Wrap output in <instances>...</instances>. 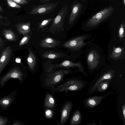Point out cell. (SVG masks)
I'll return each mask as SVG.
<instances>
[{
	"label": "cell",
	"mask_w": 125,
	"mask_h": 125,
	"mask_svg": "<svg viewBox=\"0 0 125 125\" xmlns=\"http://www.w3.org/2000/svg\"><path fill=\"white\" fill-rule=\"evenodd\" d=\"M12 125H23L24 124L21 122L17 120H13Z\"/></svg>",
	"instance_id": "d6a6232c"
},
{
	"label": "cell",
	"mask_w": 125,
	"mask_h": 125,
	"mask_svg": "<svg viewBox=\"0 0 125 125\" xmlns=\"http://www.w3.org/2000/svg\"><path fill=\"white\" fill-rule=\"evenodd\" d=\"M110 80H104L100 83L97 86L96 92L102 93L105 92L107 89L110 81Z\"/></svg>",
	"instance_id": "7402d4cb"
},
{
	"label": "cell",
	"mask_w": 125,
	"mask_h": 125,
	"mask_svg": "<svg viewBox=\"0 0 125 125\" xmlns=\"http://www.w3.org/2000/svg\"><path fill=\"white\" fill-rule=\"evenodd\" d=\"M125 53V47H115L113 49L111 55L114 60H118L121 58Z\"/></svg>",
	"instance_id": "ac0fdd59"
},
{
	"label": "cell",
	"mask_w": 125,
	"mask_h": 125,
	"mask_svg": "<svg viewBox=\"0 0 125 125\" xmlns=\"http://www.w3.org/2000/svg\"><path fill=\"white\" fill-rule=\"evenodd\" d=\"M66 55L61 52H55L52 51H48L44 53L42 55V57L49 59H53L63 57Z\"/></svg>",
	"instance_id": "ffe728a7"
},
{
	"label": "cell",
	"mask_w": 125,
	"mask_h": 125,
	"mask_svg": "<svg viewBox=\"0 0 125 125\" xmlns=\"http://www.w3.org/2000/svg\"><path fill=\"white\" fill-rule=\"evenodd\" d=\"M82 115L81 112L78 110L75 111L72 117L70 124L71 125H78L81 122Z\"/></svg>",
	"instance_id": "44dd1931"
},
{
	"label": "cell",
	"mask_w": 125,
	"mask_h": 125,
	"mask_svg": "<svg viewBox=\"0 0 125 125\" xmlns=\"http://www.w3.org/2000/svg\"><path fill=\"white\" fill-rule=\"evenodd\" d=\"M71 73L68 70H61L54 72L47 76L45 79V84L51 86L56 84L61 81L64 76Z\"/></svg>",
	"instance_id": "ba28073f"
},
{
	"label": "cell",
	"mask_w": 125,
	"mask_h": 125,
	"mask_svg": "<svg viewBox=\"0 0 125 125\" xmlns=\"http://www.w3.org/2000/svg\"><path fill=\"white\" fill-rule=\"evenodd\" d=\"M114 11V8L111 6L102 10L84 21L82 29L88 31L96 28L109 18Z\"/></svg>",
	"instance_id": "6da1fadb"
},
{
	"label": "cell",
	"mask_w": 125,
	"mask_h": 125,
	"mask_svg": "<svg viewBox=\"0 0 125 125\" xmlns=\"http://www.w3.org/2000/svg\"><path fill=\"white\" fill-rule=\"evenodd\" d=\"M91 37L87 34L77 36L65 42L63 45L64 47L68 48L73 51L80 52L84 47L91 43L93 39L86 42Z\"/></svg>",
	"instance_id": "7a4b0ae2"
},
{
	"label": "cell",
	"mask_w": 125,
	"mask_h": 125,
	"mask_svg": "<svg viewBox=\"0 0 125 125\" xmlns=\"http://www.w3.org/2000/svg\"><path fill=\"white\" fill-rule=\"evenodd\" d=\"M11 78L18 79L20 83L23 80V74L20 69L15 67L12 69L0 79V87H3Z\"/></svg>",
	"instance_id": "9c48e42d"
},
{
	"label": "cell",
	"mask_w": 125,
	"mask_h": 125,
	"mask_svg": "<svg viewBox=\"0 0 125 125\" xmlns=\"http://www.w3.org/2000/svg\"><path fill=\"white\" fill-rule=\"evenodd\" d=\"M122 2L124 5H125V0H123Z\"/></svg>",
	"instance_id": "f35d334b"
},
{
	"label": "cell",
	"mask_w": 125,
	"mask_h": 125,
	"mask_svg": "<svg viewBox=\"0 0 125 125\" xmlns=\"http://www.w3.org/2000/svg\"><path fill=\"white\" fill-rule=\"evenodd\" d=\"M18 4L24 5L28 3V1L26 0H12Z\"/></svg>",
	"instance_id": "1f68e13d"
},
{
	"label": "cell",
	"mask_w": 125,
	"mask_h": 125,
	"mask_svg": "<svg viewBox=\"0 0 125 125\" xmlns=\"http://www.w3.org/2000/svg\"><path fill=\"white\" fill-rule=\"evenodd\" d=\"M0 12H3V9L0 5Z\"/></svg>",
	"instance_id": "74e56055"
},
{
	"label": "cell",
	"mask_w": 125,
	"mask_h": 125,
	"mask_svg": "<svg viewBox=\"0 0 125 125\" xmlns=\"http://www.w3.org/2000/svg\"><path fill=\"white\" fill-rule=\"evenodd\" d=\"M81 3L77 2L76 0L72 5L71 11L68 20L69 25L72 24L78 17L82 10Z\"/></svg>",
	"instance_id": "4fadbf2b"
},
{
	"label": "cell",
	"mask_w": 125,
	"mask_h": 125,
	"mask_svg": "<svg viewBox=\"0 0 125 125\" xmlns=\"http://www.w3.org/2000/svg\"><path fill=\"white\" fill-rule=\"evenodd\" d=\"M115 75V71L111 69L97 76L90 83L88 89V94L91 95L96 92L97 87L100 83L107 80L109 79L111 81Z\"/></svg>",
	"instance_id": "8992f818"
},
{
	"label": "cell",
	"mask_w": 125,
	"mask_h": 125,
	"mask_svg": "<svg viewBox=\"0 0 125 125\" xmlns=\"http://www.w3.org/2000/svg\"><path fill=\"white\" fill-rule=\"evenodd\" d=\"M51 0H39L42 3V2H44L46 1H50Z\"/></svg>",
	"instance_id": "8d00e7d4"
},
{
	"label": "cell",
	"mask_w": 125,
	"mask_h": 125,
	"mask_svg": "<svg viewBox=\"0 0 125 125\" xmlns=\"http://www.w3.org/2000/svg\"><path fill=\"white\" fill-rule=\"evenodd\" d=\"M82 0L83 1H84L85 0Z\"/></svg>",
	"instance_id": "ab89813d"
},
{
	"label": "cell",
	"mask_w": 125,
	"mask_h": 125,
	"mask_svg": "<svg viewBox=\"0 0 125 125\" xmlns=\"http://www.w3.org/2000/svg\"><path fill=\"white\" fill-rule=\"evenodd\" d=\"M12 50L10 46L3 51L0 57V74L5 68L10 58Z\"/></svg>",
	"instance_id": "5bb4252c"
},
{
	"label": "cell",
	"mask_w": 125,
	"mask_h": 125,
	"mask_svg": "<svg viewBox=\"0 0 125 125\" xmlns=\"http://www.w3.org/2000/svg\"><path fill=\"white\" fill-rule=\"evenodd\" d=\"M58 3V2L49 3L37 6L31 9L29 14L42 15L50 14L53 11Z\"/></svg>",
	"instance_id": "52a82bcc"
},
{
	"label": "cell",
	"mask_w": 125,
	"mask_h": 125,
	"mask_svg": "<svg viewBox=\"0 0 125 125\" xmlns=\"http://www.w3.org/2000/svg\"><path fill=\"white\" fill-rule=\"evenodd\" d=\"M8 18L6 17H3L2 16L0 15V25L4 26H7L10 24L8 22Z\"/></svg>",
	"instance_id": "f546056e"
},
{
	"label": "cell",
	"mask_w": 125,
	"mask_h": 125,
	"mask_svg": "<svg viewBox=\"0 0 125 125\" xmlns=\"http://www.w3.org/2000/svg\"><path fill=\"white\" fill-rule=\"evenodd\" d=\"M77 67L78 71L81 72L84 75L86 76L87 74L84 70L80 61L77 63L73 62L69 60H65L59 64L53 65L49 67L47 72H49L54 69L59 68Z\"/></svg>",
	"instance_id": "30bf717a"
},
{
	"label": "cell",
	"mask_w": 125,
	"mask_h": 125,
	"mask_svg": "<svg viewBox=\"0 0 125 125\" xmlns=\"http://www.w3.org/2000/svg\"><path fill=\"white\" fill-rule=\"evenodd\" d=\"M73 105V103L70 101H68L65 104L61 112L60 119L61 124H64L67 121L70 115Z\"/></svg>",
	"instance_id": "9a60e30c"
},
{
	"label": "cell",
	"mask_w": 125,
	"mask_h": 125,
	"mask_svg": "<svg viewBox=\"0 0 125 125\" xmlns=\"http://www.w3.org/2000/svg\"><path fill=\"white\" fill-rule=\"evenodd\" d=\"M87 84V82L80 78H76L67 81L53 90V91H80L82 90Z\"/></svg>",
	"instance_id": "277c9868"
},
{
	"label": "cell",
	"mask_w": 125,
	"mask_h": 125,
	"mask_svg": "<svg viewBox=\"0 0 125 125\" xmlns=\"http://www.w3.org/2000/svg\"><path fill=\"white\" fill-rule=\"evenodd\" d=\"M16 92L13 91L7 96L0 98V108L1 110L8 109L12 104L16 96Z\"/></svg>",
	"instance_id": "7c38bea8"
},
{
	"label": "cell",
	"mask_w": 125,
	"mask_h": 125,
	"mask_svg": "<svg viewBox=\"0 0 125 125\" xmlns=\"http://www.w3.org/2000/svg\"><path fill=\"white\" fill-rule=\"evenodd\" d=\"M87 125H97V124H96L95 123L94 121L93 122H92V123H88V124H87Z\"/></svg>",
	"instance_id": "d590c367"
},
{
	"label": "cell",
	"mask_w": 125,
	"mask_h": 125,
	"mask_svg": "<svg viewBox=\"0 0 125 125\" xmlns=\"http://www.w3.org/2000/svg\"><path fill=\"white\" fill-rule=\"evenodd\" d=\"M10 123V121L7 117L0 115V125H9Z\"/></svg>",
	"instance_id": "4316f807"
},
{
	"label": "cell",
	"mask_w": 125,
	"mask_h": 125,
	"mask_svg": "<svg viewBox=\"0 0 125 125\" xmlns=\"http://www.w3.org/2000/svg\"><path fill=\"white\" fill-rule=\"evenodd\" d=\"M45 114L46 118H51L53 116V111L51 110L46 109L45 110Z\"/></svg>",
	"instance_id": "4dcf8cb0"
},
{
	"label": "cell",
	"mask_w": 125,
	"mask_h": 125,
	"mask_svg": "<svg viewBox=\"0 0 125 125\" xmlns=\"http://www.w3.org/2000/svg\"><path fill=\"white\" fill-rule=\"evenodd\" d=\"M30 38V36L27 35L24 36L20 41L19 46H21L28 43Z\"/></svg>",
	"instance_id": "f1b7e54d"
},
{
	"label": "cell",
	"mask_w": 125,
	"mask_h": 125,
	"mask_svg": "<svg viewBox=\"0 0 125 125\" xmlns=\"http://www.w3.org/2000/svg\"><path fill=\"white\" fill-rule=\"evenodd\" d=\"M3 34L5 38L10 41H15L16 37L14 33L10 30H4Z\"/></svg>",
	"instance_id": "cb8c5ba5"
},
{
	"label": "cell",
	"mask_w": 125,
	"mask_h": 125,
	"mask_svg": "<svg viewBox=\"0 0 125 125\" xmlns=\"http://www.w3.org/2000/svg\"><path fill=\"white\" fill-rule=\"evenodd\" d=\"M29 54L27 58V62L29 67L31 71L35 68L37 63L36 57L34 53L30 49H28Z\"/></svg>",
	"instance_id": "d6986e66"
},
{
	"label": "cell",
	"mask_w": 125,
	"mask_h": 125,
	"mask_svg": "<svg viewBox=\"0 0 125 125\" xmlns=\"http://www.w3.org/2000/svg\"><path fill=\"white\" fill-rule=\"evenodd\" d=\"M55 101L54 98L50 94L48 93L46 96L44 106L47 108H52L54 106Z\"/></svg>",
	"instance_id": "603a6c76"
},
{
	"label": "cell",
	"mask_w": 125,
	"mask_h": 125,
	"mask_svg": "<svg viewBox=\"0 0 125 125\" xmlns=\"http://www.w3.org/2000/svg\"><path fill=\"white\" fill-rule=\"evenodd\" d=\"M60 41L55 40L52 38L48 37L41 41L40 42V46L45 48H54L60 45Z\"/></svg>",
	"instance_id": "2e32d148"
},
{
	"label": "cell",
	"mask_w": 125,
	"mask_h": 125,
	"mask_svg": "<svg viewBox=\"0 0 125 125\" xmlns=\"http://www.w3.org/2000/svg\"><path fill=\"white\" fill-rule=\"evenodd\" d=\"M53 19V18H52L42 21L38 24V29H40L46 27L52 21Z\"/></svg>",
	"instance_id": "484cf974"
},
{
	"label": "cell",
	"mask_w": 125,
	"mask_h": 125,
	"mask_svg": "<svg viewBox=\"0 0 125 125\" xmlns=\"http://www.w3.org/2000/svg\"><path fill=\"white\" fill-rule=\"evenodd\" d=\"M16 28L20 34H25L30 31L31 23L29 21L27 23H20L17 24Z\"/></svg>",
	"instance_id": "e0dca14e"
},
{
	"label": "cell",
	"mask_w": 125,
	"mask_h": 125,
	"mask_svg": "<svg viewBox=\"0 0 125 125\" xmlns=\"http://www.w3.org/2000/svg\"><path fill=\"white\" fill-rule=\"evenodd\" d=\"M69 8L65 4L60 10L58 14L52 21L49 29V31L53 34L63 31L64 30V20Z\"/></svg>",
	"instance_id": "3957f363"
},
{
	"label": "cell",
	"mask_w": 125,
	"mask_h": 125,
	"mask_svg": "<svg viewBox=\"0 0 125 125\" xmlns=\"http://www.w3.org/2000/svg\"><path fill=\"white\" fill-rule=\"evenodd\" d=\"M2 45V41L1 39L0 38V49Z\"/></svg>",
	"instance_id": "e575fe53"
},
{
	"label": "cell",
	"mask_w": 125,
	"mask_h": 125,
	"mask_svg": "<svg viewBox=\"0 0 125 125\" xmlns=\"http://www.w3.org/2000/svg\"><path fill=\"white\" fill-rule=\"evenodd\" d=\"M124 31V23L123 21H122L120 26L118 32L119 38L121 41L125 40Z\"/></svg>",
	"instance_id": "d4e9b609"
},
{
	"label": "cell",
	"mask_w": 125,
	"mask_h": 125,
	"mask_svg": "<svg viewBox=\"0 0 125 125\" xmlns=\"http://www.w3.org/2000/svg\"><path fill=\"white\" fill-rule=\"evenodd\" d=\"M93 48L89 50L86 56L87 65L90 73L92 74L100 66L104 57L100 52V50Z\"/></svg>",
	"instance_id": "5b68a950"
},
{
	"label": "cell",
	"mask_w": 125,
	"mask_h": 125,
	"mask_svg": "<svg viewBox=\"0 0 125 125\" xmlns=\"http://www.w3.org/2000/svg\"><path fill=\"white\" fill-rule=\"evenodd\" d=\"M122 113L124 118V123H125V104H123L122 106Z\"/></svg>",
	"instance_id": "836d02e7"
},
{
	"label": "cell",
	"mask_w": 125,
	"mask_h": 125,
	"mask_svg": "<svg viewBox=\"0 0 125 125\" xmlns=\"http://www.w3.org/2000/svg\"><path fill=\"white\" fill-rule=\"evenodd\" d=\"M111 94V92H109L102 95L94 96L86 98L84 102V105L86 108H94L100 104L106 97Z\"/></svg>",
	"instance_id": "8fae6325"
},
{
	"label": "cell",
	"mask_w": 125,
	"mask_h": 125,
	"mask_svg": "<svg viewBox=\"0 0 125 125\" xmlns=\"http://www.w3.org/2000/svg\"><path fill=\"white\" fill-rule=\"evenodd\" d=\"M9 6L11 7L17 9L21 8V7L19 4L15 2L12 0H6Z\"/></svg>",
	"instance_id": "83f0119b"
}]
</instances>
